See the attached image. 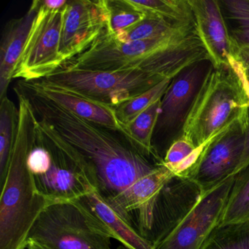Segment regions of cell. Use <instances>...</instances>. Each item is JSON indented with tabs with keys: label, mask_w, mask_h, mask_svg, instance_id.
Here are the masks:
<instances>
[{
	"label": "cell",
	"mask_w": 249,
	"mask_h": 249,
	"mask_svg": "<svg viewBox=\"0 0 249 249\" xmlns=\"http://www.w3.org/2000/svg\"><path fill=\"white\" fill-rule=\"evenodd\" d=\"M15 88L29 99L37 126L73 159L106 202L163 164L140 152L119 131L78 117L21 81Z\"/></svg>",
	"instance_id": "6da1fadb"
},
{
	"label": "cell",
	"mask_w": 249,
	"mask_h": 249,
	"mask_svg": "<svg viewBox=\"0 0 249 249\" xmlns=\"http://www.w3.org/2000/svg\"><path fill=\"white\" fill-rule=\"evenodd\" d=\"M210 59L195 25L158 38L121 43L107 30L85 52L63 66L70 69L144 72L173 79L195 62Z\"/></svg>",
	"instance_id": "7a4b0ae2"
},
{
	"label": "cell",
	"mask_w": 249,
	"mask_h": 249,
	"mask_svg": "<svg viewBox=\"0 0 249 249\" xmlns=\"http://www.w3.org/2000/svg\"><path fill=\"white\" fill-rule=\"evenodd\" d=\"M18 98V132L0 196V249H26L32 227L49 202L36 189L27 164L36 144L37 116L24 93Z\"/></svg>",
	"instance_id": "3957f363"
},
{
	"label": "cell",
	"mask_w": 249,
	"mask_h": 249,
	"mask_svg": "<svg viewBox=\"0 0 249 249\" xmlns=\"http://www.w3.org/2000/svg\"><path fill=\"white\" fill-rule=\"evenodd\" d=\"M234 178L199 195L181 192L160 196L148 240L156 249H201L221 222Z\"/></svg>",
	"instance_id": "277c9868"
},
{
	"label": "cell",
	"mask_w": 249,
	"mask_h": 249,
	"mask_svg": "<svg viewBox=\"0 0 249 249\" xmlns=\"http://www.w3.org/2000/svg\"><path fill=\"white\" fill-rule=\"evenodd\" d=\"M249 109L240 81L230 65L213 68L195 98L180 138L196 148L247 117Z\"/></svg>",
	"instance_id": "5b68a950"
},
{
	"label": "cell",
	"mask_w": 249,
	"mask_h": 249,
	"mask_svg": "<svg viewBox=\"0 0 249 249\" xmlns=\"http://www.w3.org/2000/svg\"><path fill=\"white\" fill-rule=\"evenodd\" d=\"M113 239L108 225L81 199L48 205L27 242L45 249H113Z\"/></svg>",
	"instance_id": "8992f818"
},
{
	"label": "cell",
	"mask_w": 249,
	"mask_h": 249,
	"mask_svg": "<svg viewBox=\"0 0 249 249\" xmlns=\"http://www.w3.org/2000/svg\"><path fill=\"white\" fill-rule=\"evenodd\" d=\"M41 81L115 108L164 80L135 71H80L62 66Z\"/></svg>",
	"instance_id": "52a82bcc"
},
{
	"label": "cell",
	"mask_w": 249,
	"mask_h": 249,
	"mask_svg": "<svg viewBox=\"0 0 249 249\" xmlns=\"http://www.w3.org/2000/svg\"><path fill=\"white\" fill-rule=\"evenodd\" d=\"M213 68L210 59H204L185 68L172 80L161 98L153 135V147L161 158L170 145L181 138L195 98Z\"/></svg>",
	"instance_id": "ba28073f"
},
{
	"label": "cell",
	"mask_w": 249,
	"mask_h": 249,
	"mask_svg": "<svg viewBox=\"0 0 249 249\" xmlns=\"http://www.w3.org/2000/svg\"><path fill=\"white\" fill-rule=\"evenodd\" d=\"M37 2L38 11L14 71V79L40 81L63 66L59 49L65 8L48 12Z\"/></svg>",
	"instance_id": "9c48e42d"
},
{
	"label": "cell",
	"mask_w": 249,
	"mask_h": 249,
	"mask_svg": "<svg viewBox=\"0 0 249 249\" xmlns=\"http://www.w3.org/2000/svg\"><path fill=\"white\" fill-rule=\"evenodd\" d=\"M36 142L47 148L52 157L47 171L40 176H33L37 192L49 205L78 200L95 192L92 183L76 161L36 125Z\"/></svg>",
	"instance_id": "30bf717a"
},
{
	"label": "cell",
	"mask_w": 249,
	"mask_h": 249,
	"mask_svg": "<svg viewBox=\"0 0 249 249\" xmlns=\"http://www.w3.org/2000/svg\"><path fill=\"white\" fill-rule=\"evenodd\" d=\"M247 119L248 116L210 139L199 162L187 178L202 192L234 176L243 154Z\"/></svg>",
	"instance_id": "8fae6325"
},
{
	"label": "cell",
	"mask_w": 249,
	"mask_h": 249,
	"mask_svg": "<svg viewBox=\"0 0 249 249\" xmlns=\"http://www.w3.org/2000/svg\"><path fill=\"white\" fill-rule=\"evenodd\" d=\"M107 0H71L64 11L60 53L63 65L85 52L107 30Z\"/></svg>",
	"instance_id": "7c38bea8"
},
{
	"label": "cell",
	"mask_w": 249,
	"mask_h": 249,
	"mask_svg": "<svg viewBox=\"0 0 249 249\" xmlns=\"http://www.w3.org/2000/svg\"><path fill=\"white\" fill-rule=\"evenodd\" d=\"M176 176L165 166L132 183L106 203L142 237L148 239L154 223V209L163 188Z\"/></svg>",
	"instance_id": "4fadbf2b"
},
{
	"label": "cell",
	"mask_w": 249,
	"mask_h": 249,
	"mask_svg": "<svg viewBox=\"0 0 249 249\" xmlns=\"http://www.w3.org/2000/svg\"><path fill=\"white\" fill-rule=\"evenodd\" d=\"M189 1L193 13L196 34L214 68L229 66V57L235 56V49L219 1Z\"/></svg>",
	"instance_id": "5bb4252c"
},
{
	"label": "cell",
	"mask_w": 249,
	"mask_h": 249,
	"mask_svg": "<svg viewBox=\"0 0 249 249\" xmlns=\"http://www.w3.org/2000/svg\"><path fill=\"white\" fill-rule=\"evenodd\" d=\"M27 82L33 89L78 117L112 130L122 132V126L113 107L41 80Z\"/></svg>",
	"instance_id": "9a60e30c"
},
{
	"label": "cell",
	"mask_w": 249,
	"mask_h": 249,
	"mask_svg": "<svg viewBox=\"0 0 249 249\" xmlns=\"http://www.w3.org/2000/svg\"><path fill=\"white\" fill-rule=\"evenodd\" d=\"M37 11L38 2L35 0L24 16L10 20L4 28L0 45V100L7 96Z\"/></svg>",
	"instance_id": "2e32d148"
},
{
	"label": "cell",
	"mask_w": 249,
	"mask_h": 249,
	"mask_svg": "<svg viewBox=\"0 0 249 249\" xmlns=\"http://www.w3.org/2000/svg\"><path fill=\"white\" fill-rule=\"evenodd\" d=\"M235 49V56L249 78V0L219 1Z\"/></svg>",
	"instance_id": "e0dca14e"
},
{
	"label": "cell",
	"mask_w": 249,
	"mask_h": 249,
	"mask_svg": "<svg viewBox=\"0 0 249 249\" xmlns=\"http://www.w3.org/2000/svg\"><path fill=\"white\" fill-rule=\"evenodd\" d=\"M81 199L108 225L115 240L126 249H156L150 240L121 218L97 192H92Z\"/></svg>",
	"instance_id": "ac0fdd59"
},
{
	"label": "cell",
	"mask_w": 249,
	"mask_h": 249,
	"mask_svg": "<svg viewBox=\"0 0 249 249\" xmlns=\"http://www.w3.org/2000/svg\"><path fill=\"white\" fill-rule=\"evenodd\" d=\"M161 100H157L129 123L122 124L121 132L140 152L163 164V159L156 152L152 145L153 135L160 115Z\"/></svg>",
	"instance_id": "d6986e66"
},
{
	"label": "cell",
	"mask_w": 249,
	"mask_h": 249,
	"mask_svg": "<svg viewBox=\"0 0 249 249\" xmlns=\"http://www.w3.org/2000/svg\"><path fill=\"white\" fill-rule=\"evenodd\" d=\"M127 2L145 17L160 18L175 27L195 24L189 0H127Z\"/></svg>",
	"instance_id": "ffe728a7"
},
{
	"label": "cell",
	"mask_w": 249,
	"mask_h": 249,
	"mask_svg": "<svg viewBox=\"0 0 249 249\" xmlns=\"http://www.w3.org/2000/svg\"><path fill=\"white\" fill-rule=\"evenodd\" d=\"M19 110L8 96L0 100V186L6 176L18 132Z\"/></svg>",
	"instance_id": "44dd1931"
},
{
	"label": "cell",
	"mask_w": 249,
	"mask_h": 249,
	"mask_svg": "<svg viewBox=\"0 0 249 249\" xmlns=\"http://www.w3.org/2000/svg\"><path fill=\"white\" fill-rule=\"evenodd\" d=\"M246 221H249V164L234 175L219 225Z\"/></svg>",
	"instance_id": "7402d4cb"
},
{
	"label": "cell",
	"mask_w": 249,
	"mask_h": 249,
	"mask_svg": "<svg viewBox=\"0 0 249 249\" xmlns=\"http://www.w3.org/2000/svg\"><path fill=\"white\" fill-rule=\"evenodd\" d=\"M201 249H249V221L218 226Z\"/></svg>",
	"instance_id": "603a6c76"
},
{
	"label": "cell",
	"mask_w": 249,
	"mask_h": 249,
	"mask_svg": "<svg viewBox=\"0 0 249 249\" xmlns=\"http://www.w3.org/2000/svg\"><path fill=\"white\" fill-rule=\"evenodd\" d=\"M186 27H175L160 18L145 17L141 22L124 31L118 32L113 34H110L107 32V33L117 41L127 43L136 40H150L165 37Z\"/></svg>",
	"instance_id": "cb8c5ba5"
},
{
	"label": "cell",
	"mask_w": 249,
	"mask_h": 249,
	"mask_svg": "<svg viewBox=\"0 0 249 249\" xmlns=\"http://www.w3.org/2000/svg\"><path fill=\"white\" fill-rule=\"evenodd\" d=\"M173 79H167L120 106L115 107L116 117L122 124L129 123L145 111L157 100L162 98Z\"/></svg>",
	"instance_id": "d4e9b609"
},
{
	"label": "cell",
	"mask_w": 249,
	"mask_h": 249,
	"mask_svg": "<svg viewBox=\"0 0 249 249\" xmlns=\"http://www.w3.org/2000/svg\"><path fill=\"white\" fill-rule=\"evenodd\" d=\"M109 22L107 32L110 34L124 31L145 18V14L128 3L127 0H107Z\"/></svg>",
	"instance_id": "484cf974"
},
{
	"label": "cell",
	"mask_w": 249,
	"mask_h": 249,
	"mask_svg": "<svg viewBox=\"0 0 249 249\" xmlns=\"http://www.w3.org/2000/svg\"><path fill=\"white\" fill-rule=\"evenodd\" d=\"M52 157L49 150L36 142L27 159V164L33 176L44 174L50 167Z\"/></svg>",
	"instance_id": "4316f807"
},
{
	"label": "cell",
	"mask_w": 249,
	"mask_h": 249,
	"mask_svg": "<svg viewBox=\"0 0 249 249\" xmlns=\"http://www.w3.org/2000/svg\"><path fill=\"white\" fill-rule=\"evenodd\" d=\"M195 148L190 142L180 138L175 141L167 150L163 159V165L168 169L176 165L187 157Z\"/></svg>",
	"instance_id": "83f0119b"
},
{
	"label": "cell",
	"mask_w": 249,
	"mask_h": 249,
	"mask_svg": "<svg viewBox=\"0 0 249 249\" xmlns=\"http://www.w3.org/2000/svg\"><path fill=\"white\" fill-rule=\"evenodd\" d=\"M229 64L240 81V85L247 100L249 108V78L246 69L243 67V64L233 56H230L229 57Z\"/></svg>",
	"instance_id": "f1b7e54d"
},
{
	"label": "cell",
	"mask_w": 249,
	"mask_h": 249,
	"mask_svg": "<svg viewBox=\"0 0 249 249\" xmlns=\"http://www.w3.org/2000/svg\"><path fill=\"white\" fill-rule=\"evenodd\" d=\"M68 2L69 0H39V5L48 12H57L62 11Z\"/></svg>",
	"instance_id": "f546056e"
},
{
	"label": "cell",
	"mask_w": 249,
	"mask_h": 249,
	"mask_svg": "<svg viewBox=\"0 0 249 249\" xmlns=\"http://www.w3.org/2000/svg\"><path fill=\"white\" fill-rule=\"evenodd\" d=\"M249 164V109L248 113L247 124L246 128V135H245L244 146H243V154H242L241 160L240 164L236 170L234 175L240 171V170L246 167Z\"/></svg>",
	"instance_id": "4dcf8cb0"
},
{
	"label": "cell",
	"mask_w": 249,
	"mask_h": 249,
	"mask_svg": "<svg viewBox=\"0 0 249 249\" xmlns=\"http://www.w3.org/2000/svg\"><path fill=\"white\" fill-rule=\"evenodd\" d=\"M27 249H45L42 246H39L34 242L28 241L27 242Z\"/></svg>",
	"instance_id": "1f68e13d"
},
{
	"label": "cell",
	"mask_w": 249,
	"mask_h": 249,
	"mask_svg": "<svg viewBox=\"0 0 249 249\" xmlns=\"http://www.w3.org/2000/svg\"><path fill=\"white\" fill-rule=\"evenodd\" d=\"M116 249H127L126 247H125L124 246H123V245L121 244L120 246H118L117 248H116Z\"/></svg>",
	"instance_id": "d6a6232c"
}]
</instances>
